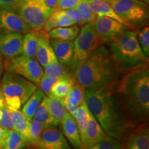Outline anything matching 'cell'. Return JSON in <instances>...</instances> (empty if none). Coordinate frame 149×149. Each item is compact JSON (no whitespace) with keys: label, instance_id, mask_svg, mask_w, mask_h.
I'll return each instance as SVG.
<instances>
[{"label":"cell","instance_id":"obj_1","mask_svg":"<svg viewBox=\"0 0 149 149\" xmlns=\"http://www.w3.org/2000/svg\"><path fill=\"white\" fill-rule=\"evenodd\" d=\"M115 84L85 88V102L107 135L122 139L135 126L121 106Z\"/></svg>","mask_w":149,"mask_h":149},{"label":"cell","instance_id":"obj_2","mask_svg":"<svg viewBox=\"0 0 149 149\" xmlns=\"http://www.w3.org/2000/svg\"><path fill=\"white\" fill-rule=\"evenodd\" d=\"M121 106L134 126L148 119L149 70L148 64L124 72L115 84Z\"/></svg>","mask_w":149,"mask_h":149},{"label":"cell","instance_id":"obj_3","mask_svg":"<svg viewBox=\"0 0 149 149\" xmlns=\"http://www.w3.org/2000/svg\"><path fill=\"white\" fill-rule=\"evenodd\" d=\"M122 74L105 44L98 47L74 74L75 84L84 88L114 84Z\"/></svg>","mask_w":149,"mask_h":149},{"label":"cell","instance_id":"obj_4","mask_svg":"<svg viewBox=\"0 0 149 149\" xmlns=\"http://www.w3.org/2000/svg\"><path fill=\"white\" fill-rule=\"evenodd\" d=\"M109 50L122 74L148 63L139 46L135 31L128 30L109 44Z\"/></svg>","mask_w":149,"mask_h":149},{"label":"cell","instance_id":"obj_5","mask_svg":"<svg viewBox=\"0 0 149 149\" xmlns=\"http://www.w3.org/2000/svg\"><path fill=\"white\" fill-rule=\"evenodd\" d=\"M38 86L25 78L5 71L0 79V88L4 97L6 107L10 111L22 109Z\"/></svg>","mask_w":149,"mask_h":149},{"label":"cell","instance_id":"obj_6","mask_svg":"<svg viewBox=\"0 0 149 149\" xmlns=\"http://www.w3.org/2000/svg\"><path fill=\"white\" fill-rule=\"evenodd\" d=\"M73 56L69 70L70 73L74 74L89 56L104 43L97 33L93 24H85L81 26L79 34L73 41Z\"/></svg>","mask_w":149,"mask_h":149},{"label":"cell","instance_id":"obj_7","mask_svg":"<svg viewBox=\"0 0 149 149\" xmlns=\"http://www.w3.org/2000/svg\"><path fill=\"white\" fill-rule=\"evenodd\" d=\"M12 7L34 32L42 31L44 22L53 10L45 0H17Z\"/></svg>","mask_w":149,"mask_h":149},{"label":"cell","instance_id":"obj_8","mask_svg":"<svg viewBox=\"0 0 149 149\" xmlns=\"http://www.w3.org/2000/svg\"><path fill=\"white\" fill-rule=\"evenodd\" d=\"M113 10L134 29L148 19V3L139 0H113L109 2Z\"/></svg>","mask_w":149,"mask_h":149},{"label":"cell","instance_id":"obj_9","mask_svg":"<svg viewBox=\"0 0 149 149\" xmlns=\"http://www.w3.org/2000/svg\"><path fill=\"white\" fill-rule=\"evenodd\" d=\"M3 68L6 71L15 73L25 78L39 87L44 70L35 59L30 58L23 55L10 59H5Z\"/></svg>","mask_w":149,"mask_h":149},{"label":"cell","instance_id":"obj_10","mask_svg":"<svg viewBox=\"0 0 149 149\" xmlns=\"http://www.w3.org/2000/svg\"><path fill=\"white\" fill-rule=\"evenodd\" d=\"M92 24L104 44H109L123 33L131 30L116 20L107 17H97Z\"/></svg>","mask_w":149,"mask_h":149},{"label":"cell","instance_id":"obj_11","mask_svg":"<svg viewBox=\"0 0 149 149\" xmlns=\"http://www.w3.org/2000/svg\"><path fill=\"white\" fill-rule=\"evenodd\" d=\"M33 31L13 7L0 8V33L10 32L22 35Z\"/></svg>","mask_w":149,"mask_h":149},{"label":"cell","instance_id":"obj_12","mask_svg":"<svg viewBox=\"0 0 149 149\" xmlns=\"http://www.w3.org/2000/svg\"><path fill=\"white\" fill-rule=\"evenodd\" d=\"M36 149H73L65 138L60 128L57 126L44 128L40 140L35 147Z\"/></svg>","mask_w":149,"mask_h":149},{"label":"cell","instance_id":"obj_13","mask_svg":"<svg viewBox=\"0 0 149 149\" xmlns=\"http://www.w3.org/2000/svg\"><path fill=\"white\" fill-rule=\"evenodd\" d=\"M24 35L17 33H0V54L5 59H10L22 54Z\"/></svg>","mask_w":149,"mask_h":149},{"label":"cell","instance_id":"obj_14","mask_svg":"<svg viewBox=\"0 0 149 149\" xmlns=\"http://www.w3.org/2000/svg\"><path fill=\"white\" fill-rule=\"evenodd\" d=\"M105 131L93 115H90L84 134L81 139L82 149H87L107 137Z\"/></svg>","mask_w":149,"mask_h":149},{"label":"cell","instance_id":"obj_15","mask_svg":"<svg viewBox=\"0 0 149 149\" xmlns=\"http://www.w3.org/2000/svg\"><path fill=\"white\" fill-rule=\"evenodd\" d=\"M128 134L123 149H149V129L146 124H139Z\"/></svg>","mask_w":149,"mask_h":149},{"label":"cell","instance_id":"obj_16","mask_svg":"<svg viewBox=\"0 0 149 149\" xmlns=\"http://www.w3.org/2000/svg\"><path fill=\"white\" fill-rule=\"evenodd\" d=\"M37 34L38 43L36 52V60L43 68L50 61L56 58V57L52 48L48 33L42 30L37 32Z\"/></svg>","mask_w":149,"mask_h":149},{"label":"cell","instance_id":"obj_17","mask_svg":"<svg viewBox=\"0 0 149 149\" xmlns=\"http://www.w3.org/2000/svg\"><path fill=\"white\" fill-rule=\"evenodd\" d=\"M65 138L73 149H82L75 120L70 113H67L59 124Z\"/></svg>","mask_w":149,"mask_h":149},{"label":"cell","instance_id":"obj_18","mask_svg":"<svg viewBox=\"0 0 149 149\" xmlns=\"http://www.w3.org/2000/svg\"><path fill=\"white\" fill-rule=\"evenodd\" d=\"M56 58L61 64L69 68L73 56L74 44L72 41H61L50 38Z\"/></svg>","mask_w":149,"mask_h":149},{"label":"cell","instance_id":"obj_19","mask_svg":"<svg viewBox=\"0 0 149 149\" xmlns=\"http://www.w3.org/2000/svg\"><path fill=\"white\" fill-rule=\"evenodd\" d=\"M86 1L88 3L89 8L96 15L97 17H107L111 18L126 26L130 29L133 30L129 24H128L118 15L116 14V13L113 10L112 7L107 1L104 0H86Z\"/></svg>","mask_w":149,"mask_h":149},{"label":"cell","instance_id":"obj_20","mask_svg":"<svg viewBox=\"0 0 149 149\" xmlns=\"http://www.w3.org/2000/svg\"><path fill=\"white\" fill-rule=\"evenodd\" d=\"M85 88L80 85L74 84L63 102L68 113L72 115L79 105L85 101Z\"/></svg>","mask_w":149,"mask_h":149},{"label":"cell","instance_id":"obj_21","mask_svg":"<svg viewBox=\"0 0 149 149\" xmlns=\"http://www.w3.org/2000/svg\"><path fill=\"white\" fill-rule=\"evenodd\" d=\"M75 84L74 74H67L63 75L52 87L48 97L63 100L68 94L70 89Z\"/></svg>","mask_w":149,"mask_h":149},{"label":"cell","instance_id":"obj_22","mask_svg":"<svg viewBox=\"0 0 149 149\" xmlns=\"http://www.w3.org/2000/svg\"><path fill=\"white\" fill-rule=\"evenodd\" d=\"M44 96L45 95L44 92L38 87L22 106L21 111L29 122L33 120V115L44 99Z\"/></svg>","mask_w":149,"mask_h":149},{"label":"cell","instance_id":"obj_23","mask_svg":"<svg viewBox=\"0 0 149 149\" xmlns=\"http://www.w3.org/2000/svg\"><path fill=\"white\" fill-rule=\"evenodd\" d=\"M75 25L65 15L61 13L57 9H53V12L44 22L43 30L48 32L51 30L59 27H67Z\"/></svg>","mask_w":149,"mask_h":149},{"label":"cell","instance_id":"obj_24","mask_svg":"<svg viewBox=\"0 0 149 149\" xmlns=\"http://www.w3.org/2000/svg\"><path fill=\"white\" fill-rule=\"evenodd\" d=\"M46 101L48 111L53 119L54 125L57 126L68 113V111L65 107L62 100L48 97L46 96Z\"/></svg>","mask_w":149,"mask_h":149},{"label":"cell","instance_id":"obj_25","mask_svg":"<svg viewBox=\"0 0 149 149\" xmlns=\"http://www.w3.org/2000/svg\"><path fill=\"white\" fill-rule=\"evenodd\" d=\"M79 27L77 25L71 26L55 28L48 31L50 38L61 41H73L79 33Z\"/></svg>","mask_w":149,"mask_h":149},{"label":"cell","instance_id":"obj_26","mask_svg":"<svg viewBox=\"0 0 149 149\" xmlns=\"http://www.w3.org/2000/svg\"><path fill=\"white\" fill-rule=\"evenodd\" d=\"M90 115L91 112L89 111L85 101L81 105H79L77 109L75 110V111L71 115L75 120L76 124H77L80 140L82 138L84 134Z\"/></svg>","mask_w":149,"mask_h":149},{"label":"cell","instance_id":"obj_27","mask_svg":"<svg viewBox=\"0 0 149 149\" xmlns=\"http://www.w3.org/2000/svg\"><path fill=\"white\" fill-rule=\"evenodd\" d=\"M38 43L37 32L27 33L24 34L22 41V54L26 57L36 59V52Z\"/></svg>","mask_w":149,"mask_h":149},{"label":"cell","instance_id":"obj_28","mask_svg":"<svg viewBox=\"0 0 149 149\" xmlns=\"http://www.w3.org/2000/svg\"><path fill=\"white\" fill-rule=\"evenodd\" d=\"M29 146L27 139L18 131L11 129L3 142L1 149H22Z\"/></svg>","mask_w":149,"mask_h":149},{"label":"cell","instance_id":"obj_29","mask_svg":"<svg viewBox=\"0 0 149 149\" xmlns=\"http://www.w3.org/2000/svg\"><path fill=\"white\" fill-rule=\"evenodd\" d=\"M13 129L18 131L27 139L29 146V122L20 110L11 111Z\"/></svg>","mask_w":149,"mask_h":149},{"label":"cell","instance_id":"obj_30","mask_svg":"<svg viewBox=\"0 0 149 149\" xmlns=\"http://www.w3.org/2000/svg\"><path fill=\"white\" fill-rule=\"evenodd\" d=\"M33 120L42 123L45 128L52 126H55L53 117H52L51 115L50 114L49 111H48L46 95L44 96L40 106L37 108V111H35V114L33 115Z\"/></svg>","mask_w":149,"mask_h":149},{"label":"cell","instance_id":"obj_31","mask_svg":"<svg viewBox=\"0 0 149 149\" xmlns=\"http://www.w3.org/2000/svg\"><path fill=\"white\" fill-rule=\"evenodd\" d=\"M43 70L44 74L56 77H61L67 74H71L69 68L61 64L57 58L50 61L47 64L43 67Z\"/></svg>","mask_w":149,"mask_h":149},{"label":"cell","instance_id":"obj_32","mask_svg":"<svg viewBox=\"0 0 149 149\" xmlns=\"http://www.w3.org/2000/svg\"><path fill=\"white\" fill-rule=\"evenodd\" d=\"M44 126L42 123L37 122L36 120H32L29 122V143L30 146L35 147L40 140V135L43 130L44 129Z\"/></svg>","mask_w":149,"mask_h":149},{"label":"cell","instance_id":"obj_33","mask_svg":"<svg viewBox=\"0 0 149 149\" xmlns=\"http://www.w3.org/2000/svg\"><path fill=\"white\" fill-rule=\"evenodd\" d=\"M75 8L80 14L85 24H92L97 17L96 15L89 8L86 0H78Z\"/></svg>","mask_w":149,"mask_h":149},{"label":"cell","instance_id":"obj_34","mask_svg":"<svg viewBox=\"0 0 149 149\" xmlns=\"http://www.w3.org/2000/svg\"><path fill=\"white\" fill-rule=\"evenodd\" d=\"M87 149H123V146L119 139L107 135L102 140Z\"/></svg>","mask_w":149,"mask_h":149},{"label":"cell","instance_id":"obj_35","mask_svg":"<svg viewBox=\"0 0 149 149\" xmlns=\"http://www.w3.org/2000/svg\"><path fill=\"white\" fill-rule=\"evenodd\" d=\"M139 46L147 57L149 56V28L148 26L141 27L136 32Z\"/></svg>","mask_w":149,"mask_h":149},{"label":"cell","instance_id":"obj_36","mask_svg":"<svg viewBox=\"0 0 149 149\" xmlns=\"http://www.w3.org/2000/svg\"><path fill=\"white\" fill-rule=\"evenodd\" d=\"M61 77H62V76H61ZM61 77H52V76L43 74L42 77H41L39 88H41V90L44 92V95H45L46 96L48 97L50 95V92H51V90L52 87H53V86L55 84Z\"/></svg>","mask_w":149,"mask_h":149},{"label":"cell","instance_id":"obj_37","mask_svg":"<svg viewBox=\"0 0 149 149\" xmlns=\"http://www.w3.org/2000/svg\"><path fill=\"white\" fill-rule=\"evenodd\" d=\"M61 13L64 14L66 15L67 17L70 19L71 21L73 22V23L75 24V25L78 26H83L84 24H85L84 21L83 20L82 17H81L80 14L79 13L77 9L75 8H70V9H65V10H63V9H59V8H56Z\"/></svg>","mask_w":149,"mask_h":149},{"label":"cell","instance_id":"obj_38","mask_svg":"<svg viewBox=\"0 0 149 149\" xmlns=\"http://www.w3.org/2000/svg\"><path fill=\"white\" fill-rule=\"evenodd\" d=\"M0 126L8 130L13 129L12 113L10 110L6 107L2 109V117L0 120Z\"/></svg>","mask_w":149,"mask_h":149},{"label":"cell","instance_id":"obj_39","mask_svg":"<svg viewBox=\"0 0 149 149\" xmlns=\"http://www.w3.org/2000/svg\"><path fill=\"white\" fill-rule=\"evenodd\" d=\"M78 0H58V8L59 9H70L75 8Z\"/></svg>","mask_w":149,"mask_h":149},{"label":"cell","instance_id":"obj_40","mask_svg":"<svg viewBox=\"0 0 149 149\" xmlns=\"http://www.w3.org/2000/svg\"><path fill=\"white\" fill-rule=\"evenodd\" d=\"M17 0H0V8L12 7Z\"/></svg>","mask_w":149,"mask_h":149},{"label":"cell","instance_id":"obj_41","mask_svg":"<svg viewBox=\"0 0 149 149\" xmlns=\"http://www.w3.org/2000/svg\"><path fill=\"white\" fill-rule=\"evenodd\" d=\"M46 5L50 8L56 9L58 8V0H45Z\"/></svg>","mask_w":149,"mask_h":149},{"label":"cell","instance_id":"obj_42","mask_svg":"<svg viewBox=\"0 0 149 149\" xmlns=\"http://www.w3.org/2000/svg\"><path fill=\"white\" fill-rule=\"evenodd\" d=\"M8 130H6L5 129V128H3L1 127V126H0V140H1L3 142V141L5 140V139L6 138L7 135H8Z\"/></svg>","mask_w":149,"mask_h":149},{"label":"cell","instance_id":"obj_43","mask_svg":"<svg viewBox=\"0 0 149 149\" xmlns=\"http://www.w3.org/2000/svg\"><path fill=\"white\" fill-rule=\"evenodd\" d=\"M6 107L4 97L3 95V93L1 92V88H0V109H3Z\"/></svg>","mask_w":149,"mask_h":149},{"label":"cell","instance_id":"obj_44","mask_svg":"<svg viewBox=\"0 0 149 149\" xmlns=\"http://www.w3.org/2000/svg\"><path fill=\"white\" fill-rule=\"evenodd\" d=\"M4 68H3V57L2 55L0 54V79H1V75L3 74V70Z\"/></svg>","mask_w":149,"mask_h":149},{"label":"cell","instance_id":"obj_45","mask_svg":"<svg viewBox=\"0 0 149 149\" xmlns=\"http://www.w3.org/2000/svg\"><path fill=\"white\" fill-rule=\"evenodd\" d=\"M22 149H36V148H35V147H33V146H26L25 148H22Z\"/></svg>","mask_w":149,"mask_h":149},{"label":"cell","instance_id":"obj_46","mask_svg":"<svg viewBox=\"0 0 149 149\" xmlns=\"http://www.w3.org/2000/svg\"><path fill=\"white\" fill-rule=\"evenodd\" d=\"M1 117H2V109H0V120H1Z\"/></svg>","mask_w":149,"mask_h":149},{"label":"cell","instance_id":"obj_47","mask_svg":"<svg viewBox=\"0 0 149 149\" xmlns=\"http://www.w3.org/2000/svg\"><path fill=\"white\" fill-rule=\"evenodd\" d=\"M2 146H3V141L0 140V149H1V148H2Z\"/></svg>","mask_w":149,"mask_h":149},{"label":"cell","instance_id":"obj_48","mask_svg":"<svg viewBox=\"0 0 149 149\" xmlns=\"http://www.w3.org/2000/svg\"><path fill=\"white\" fill-rule=\"evenodd\" d=\"M139 1H144V2L146 3H149V0H139Z\"/></svg>","mask_w":149,"mask_h":149},{"label":"cell","instance_id":"obj_49","mask_svg":"<svg viewBox=\"0 0 149 149\" xmlns=\"http://www.w3.org/2000/svg\"><path fill=\"white\" fill-rule=\"evenodd\" d=\"M104 1H107V2H110V1H113V0H104Z\"/></svg>","mask_w":149,"mask_h":149}]
</instances>
